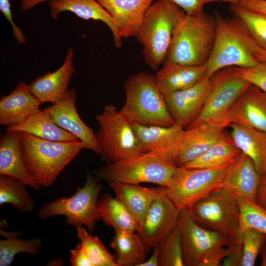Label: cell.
<instances>
[{
  "mask_svg": "<svg viewBox=\"0 0 266 266\" xmlns=\"http://www.w3.org/2000/svg\"><path fill=\"white\" fill-rule=\"evenodd\" d=\"M177 167L157 155L142 153L137 156L108 163L95 169L94 175L107 182L139 184L151 183L167 187Z\"/></svg>",
  "mask_w": 266,
  "mask_h": 266,
  "instance_id": "obj_7",
  "label": "cell"
},
{
  "mask_svg": "<svg viewBox=\"0 0 266 266\" xmlns=\"http://www.w3.org/2000/svg\"><path fill=\"white\" fill-rule=\"evenodd\" d=\"M125 102L120 110L131 123L172 126L175 124L160 91L155 75L140 72L125 84Z\"/></svg>",
  "mask_w": 266,
  "mask_h": 266,
  "instance_id": "obj_4",
  "label": "cell"
},
{
  "mask_svg": "<svg viewBox=\"0 0 266 266\" xmlns=\"http://www.w3.org/2000/svg\"><path fill=\"white\" fill-rule=\"evenodd\" d=\"M97 209L100 219L115 231H138V222L116 197L108 194L103 195L98 201Z\"/></svg>",
  "mask_w": 266,
  "mask_h": 266,
  "instance_id": "obj_30",
  "label": "cell"
},
{
  "mask_svg": "<svg viewBox=\"0 0 266 266\" xmlns=\"http://www.w3.org/2000/svg\"><path fill=\"white\" fill-rule=\"evenodd\" d=\"M188 209L200 225L227 237L232 246L241 247L240 212L233 192L223 187Z\"/></svg>",
  "mask_w": 266,
  "mask_h": 266,
  "instance_id": "obj_8",
  "label": "cell"
},
{
  "mask_svg": "<svg viewBox=\"0 0 266 266\" xmlns=\"http://www.w3.org/2000/svg\"><path fill=\"white\" fill-rule=\"evenodd\" d=\"M226 128L213 122H206L184 130L175 161L176 167L185 166L227 136Z\"/></svg>",
  "mask_w": 266,
  "mask_h": 266,
  "instance_id": "obj_18",
  "label": "cell"
},
{
  "mask_svg": "<svg viewBox=\"0 0 266 266\" xmlns=\"http://www.w3.org/2000/svg\"><path fill=\"white\" fill-rule=\"evenodd\" d=\"M47 0H20L21 9L23 11H27Z\"/></svg>",
  "mask_w": 266,
  "mask_h": 266,
  "instance_id": "obj_47",
  "label": "cell"
},
{
  "mask_svg": "<svg viewBox=\"0 0 266 266\" xmlns=\"http://www.w3.org/2000/svg\"><path fill=\"white\" fill-rule=\"evenodd\" d=\"M170 1L182 9L187 14L192 15L203 12L205 0H166Z\"/></svg>",
  "mask_w": 266,
  "mask_h": 266,
  "instance_id": "obj_41",
  "label": "cell"
},
{
  "mask_svg": "<svg viewBox=\"0 0 266 266\" xmlns=\"http://www.w3.org/2000/svg\"><path fill=\"white\" fill-rule=\"evenodd\" d=\"M178 225L185 266H205L212 256L222 247L232 245L227 237L197 223L188 208L180 211Z\"/></svg>",
  "mask_w": 266,
  "mask_h": 266,
  "instance_id": "obj_11",
  "label": "cell"
},
{
  "mask_svg": "<svg viewBox=\"0 0 266 266\" xmlns=\"http://www.w3.org/2000/svg\"><path fill=\"white\" fill-rule=\"evenodd\" d=\"M0 175L19 179L36 190L40 186L28 173L21 147L19 132H6L0 140Z\"/></svg>",
  "mask_w": 266,
  "mask_h": 266,
  "instance_id": "obj_24",
  "label": "cell"
},
{
  "mask_svg": "<svg viewBox=\"0 0 266 266\" xmlns=\"http://www.w3.org/2000/svg\"><path fill=\"white\" fill-rule=\"evenodd\" d=\"M187 14L175 3L156 0L147 10L138 32L146 64L157 70L164 63L176 26Z\"/></svg>",
  "mask_w": 266,
  "mask_h": 266,
  "instance_id": "obj_3",
  "label": "cell"
},
{
  "mask_svg": "<svg viewBox=\"0 0 266 266\" xmlns=\"http://www.w3.org/2000/svg\"><path fill=\"white\" fill-rule=\"evenodd\" d=\"M163 65L155 76L157 86L164 97L191 87L205 78L204 66L175 63Z\"/></svg>",
  "mask_w": 266,
  "mask_h": 266,
  "instance_id": "obj_25",
  "label": "cell"
},
{
  "mask_svg": "<svg viewBox=\"0 0 266 266\" xmlns=\"http://www.w3.org/2000/svg\"><path fill=\"white\" fill-rule=\"evenodd\" d=\"M257 202L266 209V172L261 174V180L257 194Z\"/></svg>",
  "mask_w": 266,
  "mask_h": 266,
  "instance_id": "obj_45",
  "label": "cell"
},
{
  "mask_svg": "<svg viewBox=\"0 0 266 266\" xmlns=\"http://www.w3.org/2000/svg\"><path fill=\"white\" fill-rule=\"evenodd\" d=\"M116 197L142 226L153 200L160 194L158 188L142 187L139 184L108 182Z\"/></svg>",
  "mask_w": 266,
  "mask_h": 266,
  "instance_id": "obj_26",
  "label": "cell"
},
{
  "mask_svg": "<svg viewBox=\"0 0 266 266\" xmlns=\"http://www.w3.org/2000/svg\"><path fill=\"white\" fill-rule=\"evenodd\" d=\"M99 179L88 169L84 186L77 188L70 197L57 199L45 204L38 212V216L45 219L55 215L66 217V222L75 227L84 225L90 232L94 230L100 219L97 209L99 195L102 190Z\"/></svg>",
  "mask_w": 266,
  "mask_h": 266,
  "instance_id": "obj_10",
  "label": "cell"
},
{
  "mask_svg": "<svg viewBox=\"0 0 266 266\" xmlns=\"http://www.w3.org/2000/svg\"><path fill=\"white\" fill-rule=\"evenodd\" d=\"M10 7L11 5L9 0H0V10L10 23L13 35L19 43H24L26 41V37L24 35L23 31L17 26L12 19Z\"/></svg>",
  "mask_w": 266,
  "mask_h": 266,
  "instance_id": "obj_40",
  "label": "cell"
},
{
  "mask_svg": "<svg viewBox=\"0 0 266 266\" xmlns=\"http://www.w3.org/2000/svg\"><path fill=\"white\" fill-rule=\"evenodd\" d=\"M132 126L142 153H154L175 166L183 128L177 124L170 127L138 123Z\"/></svg>",
  "mask_w": 266,
  "mask_h": 266,
  "instance_id": "obj_15",
  "label": "cell"
},
{
  "mask_svg": "<svg viewBox=\"0 0 266 266\" xmlns=\"http://www.w3.org/2000/svg\"><path fill=\"white\" fill-rule=\"evenodd\" d=\"M238 4L249 9L266 14V0H244Z\"/></svg>",
  "mask_w": 266,
  "mask_h": 266,
  "instance_id": "obj_44",
  "label": "cell"
},
{
  "mask_svg": "<svg viewBox=\"0 0 266 266\" xmlns=\"http://www.w3.org/2000/svg\"><path fill=\"white\" fill-rule=\"evenodd\" d=\"M209 79L210 90L204 107L198 118L185 129L195 127L206 122L217 121L250 84L234 74L232 66L217 71Z\"/></svg>",
  "mask_w": 266,
  "mask_h": 266,
  "instance_id": "obj_12",
  "label": "cell"
},
{
  "mask_svg": "<svg viewBox=\"0 0 266 266\" xmlns=\"http://www.w3.org/2000/svg\"><path fill=\"white\" fill-rule=\"evenodd\" d=\"M41 240L39 238L24 239L16 236H9L0 241V266L11 264L14 257L20 253L37 255L39 252Z\"/></svg>",
  "mask_w": 266,
  "mask_h": 266,
  "instance_id": "obj_35",
  "label": "cell"
},
{
  "mask_svg": "<svg viewBox=\"0 0 266 266\" xmlns=\"http://www.w3.org/2000/svg\"><path fill=\"white\" fill-rule=\"evenodd\" d=\"M180 211L167 197L160 193L151 203L137 232L147 253L163 241L177 225Z\"/></svg>",
  "mask_w": 266,
  "mask_h": 266,
  "instance_id": "obj_13",
  "label": "cell"
},
{
  "mask_svg": "<svg viewBox=\"0 0 266 266\" xmlns=\"http://www.w3.org/2000/svg\"><path fill=\"white\" fill-rule=\"evenodd\" d=\"M41 104L30 85L20 82L0 100V124L7 127L21 123L41 109Z\"/></svg>",
  "mask_w": 266,
  "mask_h": 266,
  "instance_id": "obj_21",
  "label": "cell"
},
{
  "mask_svg": "<svg viewBox=\"0 0 266 266\" xmlns=\"http://www.w3.org/2000/svg\"><path fill=\"white\" fill-rule=\"evenodd\" d=\"M244 35L247 46L253 57L259 62L266 64V50L255 43L245 28Z\"/></svg>",
  "mask_w": 266,
  "mask_h": 266,
  "instance_id": "obj_43",
  "label": "cell"
},
{
  "mask_svg": "<svg viewBox=\"0 0 266 266\" xmlns=\"http://www.w3.org/2000/svg\"><path fill=\"white\" fill-rule=\"evenodd\" d=\"M73 50L69 48L62 65L53 72L36 78L30 87L41 103H55L63 99L68 89L70 79L75 71Z\"/></svg>",
  "mask_w": 266,
  "mask_h": 266,
  "instance_id": "obj_19",
  "label": "cell"
},
{
  "mask_svg": "<svg viewBox=\"0 0 266 266\" xmlns=\"http://www.w3.org/2000/svg\"><path fill=\"white\" fill-rule=\"evenodd\" d=\"M210 90V79L203 78L194 85L165 96L175 124L187 128L199 116Z\"/></svg>",
  "mask_w": 266,
  "mask_h": 266,
  "instance_id": "obj_17",
  "label": "cell"
},
{
  "mask_svg": "<svg viewBox=\"0 0 266 266\" xmlns=\"http://www.w3.org/2000/svg\"><path fill=\"white\" fill-rule=\"evenodd\" d=\"M230 11L242 22L255 43L266 50V14L238 4H231Z\"/></svg>",
  "mask_w": 266,
  "mask_h": 266,
  "instance_id": "obj_33",
  "label": "cell"
},
{
  "mask_svg": "<svg viewBox=\"0 0 266 266\" xmlns=\"http://www.w3.org/2000/svg\"><path fill=\"white\" fill-rule=\"evenodd\" d=\"M27 186L19 179L0 175V205L10 203L21 211H32L34 209V204L27 190Z\"/></svg>",
  "mask_w": 266,
  "mask_h": 266,
  "instance_id": "obj_32",
  "label": "cell"
},
{
  "mask_svg": "<svg viewBox=\"0 0 266 266\" xmlns=\"http://www.w3.org/2000/svg\"><path fill=\"white\" fill-rule=\"evenodd\" d=\"M237 202L240 212L241 233L254 228L266 235V209L258 204L238 196Z\"/></svg>",
  "mask_w": 266,
  "mask_h": 266,
  "instance_id": "obj_36",
  "label": "cell"
},
{
  "mask_svg": "<svg viewBox=\"0 0 266 266\" xmlns=\"http://www.w3.org/2000/svg\"><path fill=\"white\" fill-rule=\"evenodd\" d=\"M230 136L235 146L253 161L260 174L266 172V132L251 127L232 124Z\"/></svg>",
  "mask_w": 266,
  "mask_h": 266,
  "instance_id": "obj_27",
  "label": "cell"
},
{
  "mask_svg": "<svg viewBox=\"0 0 266 266\" xmlns=\"http://www.w3.org/2000/svg\"><path fill=\"white\" fill-rule=\"evenodd\" d=\"M77 228V235L93 266H119L112 255L97 236L89 233L82 226Z\"/></svg>",
  "mask_w": 266,
  "mask_h": 266,
  "instance_id": "obj_34",
  "label": "cell"
},
{
  "mask_svg": "<svg viewBox=\"0 0 266 266\" xmlns=\"http://www.w3.org/2000/svg\"><path fill=\"white\" fill-rule=\"evenodd\" d=\"M240 152L228 134L184 167L202 168L223 166L232 162Z\"/></svg>",
  "mask_w": 266,
  "mask_h": 266,
  "instance_id": "obj_31",
  "label": "cell"
},
{
  "mask_svg": "<svg viewBox=\"0 0 266 266\" xmlns=\"http://www.w3.org/2000/svg\"><path fill=\"white\" fill-rule=\"evenodd\" d=\"M216 34L214 16L204 12L186 14L174 30L163 63L204 66L211 53Z\"/></svg>",
  "mask_w": 266,
  "mask_h": 266,
  "instance_id": "obj_2",
  "label": "cell"
},
{
  "mask_svg": "<svg viewBox=\"0 0 266 266\" xmlns=\"http://www.w3.org/2000/svg\"><path fill=\"white\" fill-rule=\"evenodd\" d=\"M5 131L25 132L43 139L54 141L76 142L80 140L75 135L58 126L51 114L44 109L21 123L7 127Z\"/></svg>",
  "mask_w": 266,
  "mask_h": 266,
  "instance_id": "obj_28",
  "label": "cell"
},
{
  "mask_svg": "<svg viewBox=\"0 0 266 266\" xmlns=\"http://www.w3.org/2000/svg\"><path fill=\"white\" fill-rule=\"evenodd\" d=\"M51 17L56 20L64 11H70L85 19L99 20L104 23L111 30L115 46L122 45L117 24L111 15L96 0H52L49 2Z\"/></svg>",
  "mask_w": 266,
  "mask_h": 266,
  "instance_id": "obj_23",
  "label": "cell"
},
{
  "mask_svg": "<svg viewBox=\"0 0 266 266\" xmlns=\"http://www.w3.org/2000/svg\"><path fill=\"white\" fill-rule=\"evenodd\" d=\"M20 133L25 166L33 180L40 186L51 185L64 168L84 148L80 140L54 141L25 132Z\"/></svg>",
  "mask_w": 266,
  "mask_h": 266,
  "instance_id": "obj_1",
  "label": "cell"
},
{
  "mask_svg": "<svg viewBox=\"0 0 266 266\" xmlns=\"http://www.w3.org/2000/svg\"><path fill=\"white\" fill-rule=\"evenodd\" d=\"M96 119L100 127L96 136L102 160L111 163L142 153L132 124L114 105H105Z\"/></svg>",
  "mask_w": 266,
  "mask_h": 266,
  "instance_id": "obj_9",
  "label": "cell"
},
{
  "mask_svg": "<svg viewBox=\"0 0 266 266\" xmlns=\"http://www.w3.org/2000/svg\"><path fill=\"white\" fill-rule=\"evenodd\" d=\"M160 266H183L181 235L178 223L167 236L159 244Z\"/></svg>",
  "mask_w": 266,
  "mask_h": 266,
  "instance_id": "obj_37",
  "label": "cell"
},
{
  "mask_svg": "<svg viewBox=\"0 0 266 266\" xmlns=\"http://www.w3.org/2000/svg\"><path fill=\"white\" fill-rule=\"evenodd\" d=\"M260 254L261 256V266H266V237L262 246Z\"/></svg>",
  "mask_w": 266,
  "mask_h": 266,
  "instance_id": "obj_48",
  "label": "cell"
},
{
  "mask_svg": "<svg viewBox=\"0 0 266 266\" xmlns=\"http://www.w3.org/2000/svg\"><path fill=\"white\" fill-rule=\"evenodd\" d=\"M231 163L210 168L177 167L169 185L159 188V191L179 211L190 208L224 187Z\"/></svg>",
  "mask_w": 266,
  "mask_h": 266,
  "instance_id": "obj_6",
  "label": "cell"
},
{
  "mask_svg": "<svg viewBox=\"0 0 266 266\" xmlns=\"http://www.w3.org/2000/svg\"><path fill=\"white\" fill-rule=\"evenodd\" d=\"M244 0H205L206 3L213 2H225L230 3L231 4H238Z\"/></svg>",
  "mask_w": 266,
  "mask_h": 266,
  "instance_id": "obj_49",
  "label": "cell"
},
{
  "mask_svg": "<svg viewBox=\"0 0 266 266\" xmlns=\"http://www.w3.org/2000/svg\"><path fill=\"white\" fill-rule=\"evenodd\" d=\"M160 251L159 244L154 247V250L151 257L137 266H159Z\"/></svg>",
  "mask_w": 266,
  "mask_h": 266,
  "instance_id": "obj_46",
  "label": "cell"
},
{
  "mask_svg": "<svg viewBox=\"0 0 266 266\" xmlns=\"http://www.w3.org/2000/svg\"><path fill=\"white\" fill-rule=\"evenodd\" d=\"M115 20L120 37H136L145 13L156 0H96Z\"/></svg>",
  "mask_w": 266,
  "mask_h": 266,
  "instance_id": "obj_20",
  "label": "cell"
},
{
  "mask_svg": "<svg viewBox=\"0 0 266 266\" xmlns=\"http://www.w3.org/2000/svg\"><path fill=\"white\" fill-rule=\"evenodd\" d=\"M241 233V257L239 266H253L266 235L254 228L247 229Z\"/></svg>",
  "mask_w": 266,
  "mask_h": 266,
  "instance_id": "obj_38",
  "label": "cell"
},
{
  "mask_svg": "<svg viewBox=\"0 0 266 266\" xmlns=\"http://www.w3.org/2000/svg\"><path fill=\"white\" fill-rule=\"evenodd\" d=\"M70 263L72 266H93L90 261L82 243H77L75 248L71 250Z\"/></svg>",
  "mask_w": 266,
  "mask_h": 266,
  "instance_id": "obj_42",
  "label": "cell"
},
{
  "mask_svg": "<svg viewBox=\"0 0 266 266\" xmlns=\"http://www.w3.org/2000/svg\"><path fill=\"white\" fill-rule=\"evenodd\" d=\"M214 123L225 128L237 124L266 132V93L250 84Z\"/></svg>",
  "mask_w": 266,
  "mask_h": 266,
  "instance_id": "obj_14",
  "label": "cell"
},
{
  "mask_svg": "<svg viewBox=\"0 0 266 266\" xmlns=\"http://www.w3.org/2000/svg\"><path fill=\"white\" fill-rule=\"evenodd\" d=\"M110 246L115 252L119 266H137L146 261V250L135 232L115 230Z\"/></svg>",
  "mask_w": 266,
  "mask_h": 266,
  "instance_id": "obj_29",
  "label": "cell"
},
{
  "mask_svg": "<svg viewBox=\"0 0 266 266\" xmlns=\"http://www.w3.org/2000/svg\"><path fill=\"white\" fill-rule=\"evenodd\" d=\"M234 74L266 93V64L251 67L232 66Z\"/></svg>",
  "mask_w": 266,
  "mask_h": 266,
  "instance_id": "obj_39",
  "label": "cell"
},
{
  "mask_svg": "<svg viewBox=\"0 0 266 266\" xmlns=\"http://www.w3.org/2000/svg\"><path fill=\"white\" fill-rule=\"evenodd\" d=\"M216 34L210 56L204 65L205 78L209 79L224 68L236 66L251 67L261 65L247 46L241 22L233 15L225 18L215 11Z\"/></svg>",
  "mask_w": 266,
  "mask_h": 266,
  "instance_id": "obj_5",
  "label": "cell"
},
{
  "mask_svg": "<svg viewBox=\"0 0 266 266\" xmlns=\"http://www.w3.org/2000/svg\"><path fill=\"white\" fill-rule=\"evenodd\" d=\"M76 91L69 89L64 97L44 109L61 128L77 137L84 148L100 155L101 152L94 130L87 126L79 116L76 108Z\"/></svg>",
  "mask_w": 266,
  "mask_h": 266,
  "instance_id": "obj_16",
  "label": "cell"
},
{
  "mask_svg": "<svg viewBox=\"0 0 266 266\" xmlns=\"http://www.w3.org/2000/svg\"><path fill=\"white\" fill-rule=\"evenodd\" d=\"M261 174L253 160L242 152L230 164L224 187L236 196L257 202Z\"/></svg>",
  "mask_w": 266,
  "mask_h": 266,
  "instance_id": "obj_22",
  "label": "cell"
}]
</instances>
